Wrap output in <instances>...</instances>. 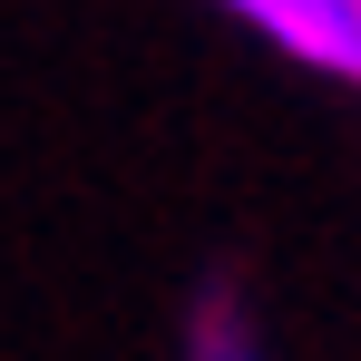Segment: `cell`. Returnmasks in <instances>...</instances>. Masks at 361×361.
I'll return each mask as SVG.
<instances>
[{"label": "cell", "mask_w": 361, "mask_h": 361, "mask_svg": "<svg viewBox=\"0 0 361 361\" xmlns=\"http://www.w3.org/2000/svg\"><path fill=\"white\" fill-rule=\"evenodd\" d=\"M244 20H264L293 59L322 68H361V0H235Z\"/></svg>", "instance_id": "1"}]
</instances>
